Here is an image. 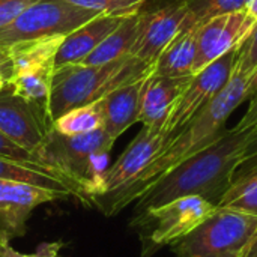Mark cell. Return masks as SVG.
<instances>
[{
	"mask_svg": "<svg viewBox=\"0 0 257 257\" xmlns=\"http://www.w3.org/2000/svg\"><path fill=\"white\" fill-rule=\"evenodd\" d=\"M184 3L193 26H200L218 15L245 11L247 6V0H184Z\"/></svg>",
	"mask_w": 257,
	"mask_h": 257,
	"instance_id": "24",
	"label": "cell"
},
{
	"mask_svg": "<svg viewBox=\"0 0 257 257\" xmlns=\"http://www.w3.org/2000/svg\"><path fill=\"white\" fill-rule=\"evenodd\" d=\"M98 14L65 0H38L0 30V44L11 47L21 41L74 32Z\"/></svg>",
	"mask_w": 257,
	"mask_h": 257,
	"instance_id": "6",
	"label": "cell"
},
{
	"mask_svg": "<svg viewBox=\"0 0 257 257\" xmlns=\"http://www.w3.org/2000/svg\"><path fill=\"white\" fill-rule=\"evenodd\" d=\"M197 29L199 26H190L184 29L161 53L154 63V72L164 77H193L194 60L197 50Z\"/></svg>",
	"mask_w": 257,
	"mask_h": 257,
	"instance_id": "18",
	"label": "cell"
},
{
	"mask_svg": "<svg viewBox=\"0 0 257 257\" xmlns=\"http://www.w3.org/2000/svg\"><path fill=\"white\" fill-rule=\"evenodd\" d=\"M65 2L89 9L98 15L126 18L139 14L149 0H65Z\"/></svg>",
	"mask_w": 257,
	"mask_h": 257,
	"instance_id": "25",
	"label": "cell"
},
{
	"mask_svg": "<svg viewBox=\"0 0 257 257\" xmlns=\"http://www.w3.org/2000/svg\"><path fill=\"white\" fill-rule=\"evenodd\" d=\"M217 206L257 217V166L233 176Z\"/></svg>",
	"mask_w": 257,
	"mask_h": 257,
	"instance_id": "22",
	"label": "cell"
},
{
	"mask_svg": "<svg viewBox=\"0 0 257 257\" xmlns=\"http://www.w3.org/2000/svg\"><path fill=\"white\" fill-rule=\"evenodd\" d=\"M233 74H239L244 77H253L257 74V21L250 35L236 51Z\"/></svg>",
	"mask_w": 257,
	"mask_h": 257,
	"instance_id": "26",
	"label": "cell"
},
{
	"mask_svg": "<svg viewBox=\"0 0 257 257\" xmlns=\"http://www.w3.org/2000/svg\"><path fill=\"white\" fill-rule=\"evenodd\" d=\"M69 197L62 191L0 179V239L11 242L24 236L27 220L35 208Z\"/></svg>",
	"mask_w": 257,
	"mask_h": 257,
	"instance_id": "10",
	"label": "cell"
},
{
	"mask_svg": "<svg viewBox=\"0 0 257 257\" xmlns=\"http://www.w3.org/2000/svg\"><path fill=\"white\" fill-rule=\"evenodd\" d=\"M0 157L9 158V160H15V161H23V163H36V164H41L39 160L33 154H30L26 149L17 146L14 142H11L2 133H0Z\"/></svg>",
	"mask_w": 257,
	"mask_h": 257,
	"instance_id": "29",
	"label": "cell"
},
{
	"mask_svg": "<svg viewBox=\"0 0 257 257\" xmlns=\"http://www.w3.org/2000/svg\"><path fill=\"white\" fill-rule=\"evenodd\" d=\"M113 145L114 140L104 128L81 136H62L51 128L36 151V158L41 164L53 167L84 185L92 199L89 181L90 157L99 151H111Z\"/></svg>",
	"mask_w": 257,
	"mask_h": 257,
	"instance_id": "7",
	"label": "cell"
},
{
	"mask_svg": "<svg viewBox=\"0 0 257 257\" xmlns=\"http://www.w3.org/2000/svg\"><path fill=\"white\" fill-rule=\"evenodd\" d=\"M0 179L30 184L47 190L62 191L81 200L86 206L92 205V199L84 185L65 173L36 163H23L0 157Z\"/></svg>",
	"mask_w": 257,
	"mask_h": 257,
	"instance_id": "15",
	"label": "cell"
},
{
	"mask_svg": "<svg viewBox=\"0 0 257 257\" xmlns=\"http://www.w3.org/2000/svg\"><path fill=\"white\" fill-rule=\"evenodd\" d=\"M236 51L238 48L226 53L191 77L185 92L166 123L167 133H179L226 86L233 74Z\"/></svg>",
	"mask_w": 257,
	"mask_h": 257,
	"instance_id": "9",
	"label": "cell"
},
{
	"mask_svg": "<svg viewBox=\"0 0 257 257\" xmlns=\"http://www.w3.org/2000/svg\"><path fill=\"white\" fill-rule=\"evenodd\" d=\"M256 75L244 77L232 74L226 86L173 136L166 149L133 182L111 193L93 196L92 205L105 217L119 214L143 196L167 172L217 140L223 134L230 114L256 92Z\"/></svg>",
	"mask_w": 257,
	"mask_h": 257,
	"instance_id": "1",
	"label": "cell"
},
{
	"mask_svg": "<svg viewBox=\"0 0 257 257\" xmlns=\"http://www.w3.org/2000/svg\"><path fill=\"white\" fill-rule=\"evenodd\" d=\"M193 26L188 20V9L184 0H166L139 12L137 36L130 56L154 65L167 45L187 27Z\"/></svg>",
	"mask_w": 257,
	"mask_h": 257,
	"instance_id": "8",
	"label": "cell"
},
{
	"mask_svg": "<svg viewBox=\"0 0 257 257\" xmlns=\"http://www.w3.org/2000/svg\"><path fill=\"white\" fill-rule=\"evenodd\" d=\"M38 0H0V30L9 26L24 9Z\"/></svg>",
	"mask_w": 257,
	"mask_h": 257,
	"instance_id": "28",
	"label": "cell"
},
{
	"mask_svg": "<svg viewBox=\"0 0 257 257\" xmlns=\"http://www.w3.org/2000/svg\"><path fill=\"white\" fill-rule=\"evenodd\" d=\"M0 68L5 71L6 77H9L11 72V62H9V48L0 44Z\"/></svg>",
	"mask_w": 257,
	"mask_h": 257,
	"instance_id": "32",
	"label": "cell"
},
{
	"mask_svg": "<svg viewBox=\"0 0 257 257\" xmlns=\"http://www.w3.org/2000/svg\"><path fill=\"white\" fill-rule=\"evenodd\" d=\"M217 209L215 203L203 197L187 196L133 217L131 226L139 232L142 257H152L158 250L179 242Z\"/></svg>",
	"mask_w": 257,
	"mask_h": 257,
	"instance_id": "5",
	"label": "cell"
},
{
	"mask_svg": "<svg viewBox=\"0 0 257 257\" xmlns=\"http://www.w3.org/2000/svg\"><path fill=\"white\" fill-rule=\"evenodd\" d=\"M122 17L96 15L74 32L68 33L56 56V68L81 63L120 23Z\"/></svg>",
	"mask_w": 257,
	"mask_h": 257,
	"instance_id": "17",
	"label": "cell"
},
{
	"mask_svg": "<svg viewBox=\"0 0 257 257\" xmlns=\"http://www.w3.org/2000/svg\"><path fill=\"white\" fill-rule=\"evenodd\" d=\"M5 244H9V242H5V241H2V239H0V250H2V247H3Z\"/></svg>",
	"mask_w": 257,
	"mask_h": 257,
	"instance_id": "36",
	"label": "cell"
},
{
	"mask_svg": "<svg viewBox=\"0 0 257 257\" xmlns=\"http://www.w3.org/2000/svg\"><path fill=\"white\" fill-rule=\"evenodd\" d=\"M149 75L139 78L136 81L122 84L104 98L99 99L104 131L116 142L130 126L139 122L140 114V99L145 87V81Z\"/></svg>",
	"mask_w": 257,
	"mask_h": 257,
	"instance_id": "16",
	"label": "cell"
},
{
	"mask_svg": "<svg viewBox=\"0 0 257 257\" xmlns=\"http://www.w3.org/2000/svg\"><path fill=\"white\" fill-rule=\"evenodd\" d=\"M137 23L139 14L123 18L122 23L81 62V65H107L130 56L137 36Z\"/></svg>",
	"mask_w": 257,
	"mask_h": 257,
	"instance_id": "21",
	"label": "cell"
},
{
	"mask_svg": "<svg viewBox=\"0 0 257 257\" xmlns=\"http://www.w3.org/2000/svg\"><path fill=\"white\" fill-rule=\"evenodd\" d=\"M63 39H65L63 35H54V36H44V38L21 41L8 47L9 62H11L9 77L35 69V68L54 65L56 56L59 53V48Z\"/></svg>",
	"mask_w": 257,
	"mask_h": 257,
	"instance_id": "19",
	"label": "cell"
},
{
	"mask_svg": "<svg viewBox=\"0 0 257 257\" xmlns=\"http://www.w3.org/2000/svg\"><path fill=\"white\" fill-rule=\"evenodd\" d=\"M257 239V217L218 208L172 245L176 257H244Z\"/></svg>",
	"mask_w": 257,
	"mask_h": 257,
	"instance_id": "4",
	"label": "cell"
},
{
	"mask_svg": "<svg viewBox=\"0 0 257 257\" xmlns=\"http://www.w3.org/2000/svg\"><path fill=\"white\" fill-rule=\"evenodd\" d=\"M244 257H257V239L254 241V244L251 245V248L248 250V253Z\"/></svg>",
	"mask_w": 257,
	"mask_h": 257,
	"instance_id": "34",
	"label": "cell"
},
{
	"mask_svg": "<svg viewBox=\"0 0 257 257\" xmlns=\"http://www.w3.org/2000/svg\"><path fill=\"white\" fill-rule=\"evenodd\" d=\"M254 166H257V126L250 131L247 146H245V151H244V160H242V164L239 166V169L236 170V173L248 170V169H251Z\"/></svg>",
	"mask_w": 257,
	"mask_h": 257,
	"instance_id": "30",
	"label": "cell"
},
{
	"mask_svg": "<svg viewBox=\"0 0 257 257\" xmlns=\"http://www.w3.org/2000/svg\"><path fill=\"white\" fill-rule=\"evenodd\" d=\"M154 65L133 56L107 65H65L54 69L50 93V119L54 122L66 111L99 101L113 89L149 75Z\"/></svg>",
	"mask_w": 257,
	"mask_h": 257,
	"instance_id": "3",
	"label": "cell"
},
{
	"mask_svg": "<svg viewBox=\"0 0 257 257\" xmlns=\"http://www.w3.org/2000/svg\"><path fill=\"white\" fill-rule=\"evenodd\" d=\"M257 126V90L253 93L250 105L245 111V114L242 116V119L238 122V125L235 126V130L238 131H250Z\"/></svg>",
	"mask_w": 257,
	"mask_h": 257,
	"instance_id": "31",
	"label": "cell"
},
{
	"mask_svg": "<svg viewBox=\"0 0 257 257\" xmlns=\"http://www.w3.org/2000/svg\"><path fill=\"white\" fill-rule=\"evenodd\" d=\"M53 123L8 86L0 90V133L36 157Z\"/></svg>",
	"mask_w": 257,
	"mask_h": 257,
	"instance_id": "13",
	"label": "cell"
},
{
	"mask_svg": "<svg viewBox=\"0 0 257 257\" xmlns=\"http://www.w3.org/2000/svg\"><path fill=\"white\" fill-rule=\"evenodd\" d=\"M6 81H8V77H6V74H5V71L0 68V90L6 86Z\"/></svg>",
	"mask_w": 257,
	"mask_h": 257,
	"instance_id": "35",
	"label": "cell"
},
{
	"mask_svg": "<svg viewBox=\"0 0 257 257\" xmlns=\"http://www.w3.org/2000/svg\"><path fill=\"white\" fill-rule=\"evenodd\" d=\"M250 131L224 130L211 145L179 163L137 199L134 217L187 196L218 205L242 164Z\"/></svg>",
	"mask_w": 257,
	"mask_h": 257,
	"instance_id": "2",
	"label": "cell"
},
{
	"mask_svg": "<svg viewBox=\"0 0 257 257\" xmlns=\"http://www.w3.org/2000/svg\"><path fill=\"white\" fill-rule=\"evenodd\" d=\"M104 128L101 102L72 108L53 122V130L62 136H81Z\"/></svg>",
	"mask_w": 257,
	"mask_h": 257,
	"instance_id": "23",
	"label": "cell"
},
{
	"mask_svg": "<svg viewBox=\"0 0 257 257\" xmlns=\"http://www.w3.org/2000/svg\"><path fill=\"white\" fill-rule=\"evenodd\" d=\"M254 24L256 20L245 11L218 15L200 24L197 29L194 74L226 53L239 48Z\"/></svg>",
	"mask_w": 257,
	"mask_h": 257,
	"instance_id": "12",
	"label": "cell"
},
{
	"mask_svg": "<svg viewBox=\"0 0 257 257\" xmlns=\"http://www.w3.org/2000/svg\"><path fill=\"white\" fill-rule=\"evenodd\" d=\"M56 66L47 65L41 68H35L21 74L11 75L6 81V86L32 107H35L41 114H44L50 122V93H51V83L53 74ZM53 123V122H51Z\"/></svg>",
	"mask_w": 257,
	"mask_h": 257,
	"instance_id": "20",
	"label": "cell"
},
{
	"mask_svg": "<svg viewBox=\"0 0 257 257\" xmlns=\"http://www.w3.org/2000/svg\"><path fill=\"white\" fill-rule=\"evenodd\" d=\"M190 80L191 77H164L152 71L142 92L139 122H142L143 126L166 130V123Z\"/></svg>",
	"mask_w": 257,
	"mask_h": 257,
	"instance_id": "14",
	"label": "cell"
},
{
	"mask_svg": "<svg viewBox=\"0 0 257 257\" xmlns=\"http://www.w3.org/2000/svg\"><path fill=\"white\" fill-rule=\"evenodd\" d=\"M173 136L163 128L143 126L116 163L108 167L95 196L111 193L133 182L166 149Z\"/></svg>",
	"mask_w": 257,
	"mask_h": 257,
	"instance_id": "11",
	"label": "cell"
},
{
	"mask_svg": "<svg viewBox=\"0 0 257 257\" xmlns=\"http://www.w3.org/2000/svg\"><path fill=\"white\" fill-rule=\"evenodd\" d=\"M62 242H44L38 247L35 253H20L11 247V244H5L0 250V257H65L62 256Z\"/></svg>",
	"mask_w": 257,
	"mask_h": 257,
	"instance_id": "27",
	"label": "cell"
},
{
	"mask_svg": "<svg viewBox=\"0 0 257 257\" xmlns=\"http://www.w3.org/2000/svg\"><path fill=\"white\" fill-rule=\"evenodd\" d=\"M245 12H247L250 17H253L257 21V0H247Z\"/></svg>",
	"mask_w": 257,
	"mask_h": 257,
	"instance_id": "33",
	"label": "cell"
}]
</instances>
